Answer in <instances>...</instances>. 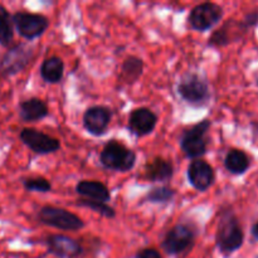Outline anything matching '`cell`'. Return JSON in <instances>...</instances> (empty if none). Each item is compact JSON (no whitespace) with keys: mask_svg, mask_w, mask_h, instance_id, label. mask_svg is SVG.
<instances>
[{"mask_svg":"<svg viewBox=\"0 0 258 258\" xmlns=\"http://www.w3.org/2000/svg\"><path fill=\"white\" fill-rule=\"evenodd\" d=\"M244 234L238 219L232 212H224L217 229V246L222 253L231 254L243 244Z\"/></svg>","mask_w":258,"mask_h":258,"instance_id":"cell-1","label":"cell"},{"mask_svg":"<svg viewBox=\"0 0 258 258\" xmlns=\"http://www.w3.org/2000/svg\"><path fill=\"white\" fill-rule=\"evenodd\" d=\"M100 161L108 170L126 173L135 166L136 154L118 141L112 140L106 144L101 151Z\"/></svg>","mask_w":258,"mask_h":258,"instance_id":"cell-2","label":"cell"},{"mask_svg":"<svg viewBox=\"0 0 258 258\" xmlns=\"http://www.w3.org/2000/svg\"><path fill=\"white\" fill-rule=\"evenodd\" d=\"M178 93L184 101L194 106L206 105L211 97L208 82L198 73H186L178 83Z\"/></svg>","mask_w":258,"mask_h":258,"instance_id":"cell-3","label":"cell"},{"mask_svg":"<svg viewBox=\"0 0 258 258\" xmlns=\"http://www.w3.org/2000/svg\"><path fill=\"white\" fill-rule=\"evenodd\" d=\"M38 219L45 226L62 231H80L85 227L82 219L75 213L52 206L43 207L38 212Z\"/></svg>","mask_w":258,"mask_h":258,"instance_id":"cell-4","label":"cell"},{"mask_svg":"<svg viewBox=\"0 0 258 258\" xmlns=\"http://www.w3.org/2000/svg\"><path fill=\"white\" fill-rule=\"evenodd\" d=\"M211 127V121L203 120L193 127L186 130L180 138V148L188 158L198 159L206 155L207 141L206 134Z\"/></svg>","mask_w":258,"mask_h":258,"instance_id":"cell-5","label":"cell"},{"mask_svg":"<svg viewBox=\"0 0 258 258\" xmlns=\"http://www.w3.org/2000/svg\"><path fill=\"white\" fill-rule=\"evenodd\" d=\"M12 19L13 25L18 30L20 37L28 40L40 37L49 25V22L44 15L34 14V13L17 12L13 15Z\"/></svg>","mask_w":258,"mask_h":258,"instance_id":"cell-6","label":"cell"},{"mask_svg":"<svg viewBox=\"0 0 258 258\" xmlns=\"http://www.w3.org/2000/svg\"><path fill=\"white\" fill-rule=\"evenodd\" d=\"M197 237V231L188 223L176 224L166 233L163 248L170 254H179L190 248Z\"/></svg>","mask_w":258,"mask_h":258,"instance_id":"cell-7","label":"cell"},{"mask_svg":"<svg viewBox=\"0 0 258 258\" xmlns=\"http://www.w3.org/2000/svg\"><path fill=\"white\" fill-rule=\"evenodd\" d=\"M223 18V9L216 3H203L197 5L189 14V24L198 32H206L213 28Z\"/></svg>","mask_w":258,"mask_h":258,"instance_id":"cell-8","label":"cell"},{"mask_svg":"<svg viewBox=\"0 0 258 258\" xmlns=\"http://www.w3.org/2000/svg\"><path fill=\"white\" fill-rule=\"evenodd\" d=\"M20 140L24 145L35 154L39 155H47V154H53L59 150L60 143L57 139L47 135L35 128H24L20 133Z\"/></svg>","mask_w":258,"mask_h":258,"instance_id":"cell-9","label":"cell"},{"mask_svg":"<svg viewBox=\"0 0 258 258\" xmlns=\"http://www.w3.org/2000/svg\"><path fill=\"white\" fill-rule=\"evenodd\" d=\"M32 48L19 44L10 48L0 60V72L4 76L17 75L18 72L24 70L32 58Z\"/></svg>","mask_w":258,"mask_h":258,"instance_id":"cell-10","label":"cell"},{"mask_svg":"<svg viewBox=\"0 0 258 258\" xmlns=\"http://www.w3.org/2000/svg\"><path fill=\"white\" fill-rule=\"evenodd\" d=\"M110 108L105 106H92L87 108L83 115V126L90 134L95 136H101L106 133L111 121Z\"/></svg>","mask_w":258,"mask_h":258,"instance_id":"cell-11","label":"cell"},{"mask_svg":"<svg viewBox=\"0 0 258 258\" xmlns=\"http://www.w3.org/2000/svg\"><path fill=\"white\" fill-rule=\"evenodd\" d=\"M188 179L194 189L199 191H206L212 186L216 179L213 168L207 161L196 159L191 161L188 168Z\"/></svg>","mask_w":258,"mask_h":258,"instance_id":"cell-12","label":"cell"},{"mask_svg":"<svg viewBox=\"0 0 258 258\" xmlns=\"http://www.w3.org/2000/svg\"><path fill=\"white\" fill-rule=\"evenodd\" d=\"M158 123V116L146 107L135 108L128 116V128L136 136H145L153 133Z\"/></svg>","mask_w":258,"mask_h":258,"instance_id":"cell-13","label":"cell"},{"mask_svg":"<svg viewBox=\"0 0 258 258\" xmlns=\"http://www.w3.org/2000/svg\"><path fill=\"white\" fill-rule=\"evenodd\" d=\"M48 249L50 253L60 258L77 257L82 252V247L75 239L70 238L63 234H52L45 239Z\"/></svg>","mask_w":258,"mask_h":258,"instance_id":"cell-14","label":"cell"},{"mask_svg":"<svg viewBox=\"0 0 258 258\" xmlns=\"http://www.w3.org/2000/svg\"><path fill=\"white\" fill-rule=\"evenodd\" d=\"M76 191L85 199L93 202L106 203L110 201L111 194L107 186L101 181L96 180H82L76 185Z\"/></svg>","mask_w":258,"mask_h":258,"instance_id":"cell-15","label":"cell"},{"mask_svg":"<svg viewBox=\"0 0 258 258\" xmlns=\"http://www.w3.org/2000/svg\"><path fill=\"white\" fill-rule=\"evenodd\" d=\"M48 106L43 100L37 97L28 98L19 105V115L24 122H35L48 116Z\"/></svg>","mask_w":258,"mask_h":258,"instance_id":"cell-16","label":"cell"},{"mask_svg":"<svg viewBox=\"0 0 258 258\" xmlns=\"http://www.w3.org/2000/svg\"><path fill=\"white\" fill-rule=\"evenodd\" d=\"M173 173V164L163 158H155L145 166V175L150 181H168Z\"/></svg>","mask_w":258,"mask_h":258,"instance_id":"cell-17","label":"cell"},{"mask_svg":"<svg viewBox=\"0 0 258 258\" xmlns=\"http://www.w3.org/2000/svg\"><path fill=\"white\" fill-rule=\"evenodd\" d=\"M63 72H64L63 60L59 57H55V55L44 59L42 66H40V76L48 83L60 82L63 77Z\"/></svg>","mask_w":258,"mask_h":258,"instance_id":"cell-18","label":"cell"},{"mask_svg":"<svg viewBox=\"0 0 258 258\" xmlns=\"http://www.w3.org/2000/svg\"><path fill=\"white\" fill-rule=\"evenodd\" d=\"M224 166L229 173L234 174V175H241V174L246 173L247 169L249 168V159L244 151L233 149L226 155Z\"/></svg>","mask_w":258,"mask_h":258,"instance_id":"cell-19","label":"cell"},{"mask_svg":"<svg viewBox=\"0 0 258 258\" xmlns=\"http://www.w3.org/2000/svg\"><path fill=\"white\" fill-rule=\"evenodd\" d=\"M144 70V63L140 58L138 57H128L122 64V71H121L120 80L121 82L126 85L136 82L141 76Z\"/></svg>","mask_w":258,"mask_h":258,"instance_id":"cell-20","label":"cell"},{"mask_svg":"<svg viewBox=\"0 0 258 258\" xmlns=\"http://www.w3.org/2000/svg\"><path fill=\"white\" fill-rule=\"evenodd\" d=\"M13 37H14V30H13L12 15L3 5H0V44H10Z\"/></svg>","mask_w":258,"mask_h":258,"instance_id":"cell-21","label":"cell"},{"mask_svg":"<svg viewBox=\"0 0 258 258\" xmlns=\"http://www.w3.org/2000/svg\"><path fill=\"white\" fill-rule=\"evenodd\" d=\"M174 197H175V190L174 189L169 188V186H158V188H154L149 191L146 199L150 203L165 204L173 201Z\"/></svg>","mask_w":258,"mask_h":258,"instance_id":"cell-22","label":"cell"},{"mask_svg":"<svg viewBox=\"0 0 258 258\" xmlns=\"http://www.w3.org/2000/svg\"><path fill=\"white\" fill-rule=\"evenodd\" d=\"M77 204L81 207H86V208L92 209L96 213H100L101 216L106 217V218H113V217L116 216L113 208H111V207L106 203L88 201V199H81V201L77 202Z\"/></svg>","mask_w":258,"mask_h":258,"instance_id":"cell-23","label":"cell"},{"mask_svg":"<svg viewBox=\"0 0 258 258\" xmlns=\"http://www.w3.org/2000/svg\"><path fill=\"white\" fill-rule=\"evenodd\" d=\"M23 185L28 191H39V193H47L52 189L49 180L42 178V176H33V178L24 179Z\"/></svg>","mask_w":258,"mask_h":258,"instance_id":"cell-24","label":"cell"},{"mask_svg":"<svg viewBox=\"0 0 258 258\" xmlns=\"http://www.w3.org/2000/svg\"><path fill=\"white\" fill-rule=\"evenodd\" d=\"M136 258H161V256L156 249L146 248V249H143L141 252H139Z\"/></svg>","mask_w":258,"mask_h":258,"instance_id":"cell-25","label":"cell"},{"mask_svg":"<svg viewBox=\"0 0 258 258\" xmlns=\"http://www.w3.org/2000/svg\"><path fill=\"white\" fill-rule=\"evenodd\" d=\"M258 23V12H252L244 18V25L246 27H254Z\"/></svg>","mask_w":258,"mask_h":258,"instance_id":"cell-26","label":"cell"},{"mask_svg":"<svg viewBox=\"0 0 258 258\" xmlns=\"http://www.w3.org/2000/svg\"><path fill=\"white\" fill-rule=\"evenodd\" d=\"M252 234H253L254 238L258 239V222L256 224H254L253 227H252Z\"/></svg>","mask_w":258,"mask_h":258,"instance_id":"cell-27","label":"cell"},{"mask_svg":"<svg viewBox=\"0 0 258 258\" xmlns=\"http://www.w3.org/2000/svg\"><path fill=\"white\" fill-rule=\"evenodd\" d=\"M257 85H258V81H257Z\"/></svg>","mask_w":258,"mask_h":258,"instance_id":"cell-28","label":"cell"}]
</instances>
